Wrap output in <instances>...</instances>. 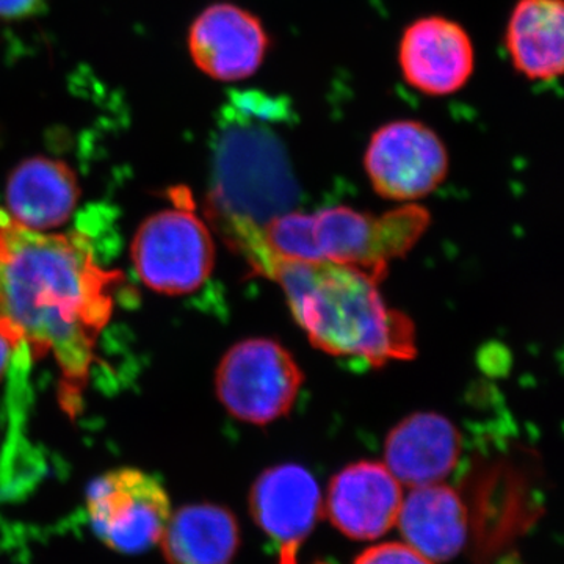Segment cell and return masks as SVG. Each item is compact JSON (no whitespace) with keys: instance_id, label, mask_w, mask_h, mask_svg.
<instances>
[{"instance_id":"7a4b0ae2","label":"cell","mask_w":564,"mask_h":564,"mask_svg":"<svg viewBox=\"0 0 564 564\" xmlns=\"http://www.w3.org/2000/svg\"><path fill=\"white\" fill-rule=\"evenodd\" d=\"M263 276L281 285L317 350L359 358L375 369L417 355L414 322L384 303L380 281L370 274L339 263L272 259Z\"/></svg>"},{"instance_id":"5bb4252c","label":"cell","mask_w":564,"mask_h":564,"mask_svg":"<svg viewBox=\"0 0 564 564\" xmlns=\"http://www.w3.org/2000/svg\"><path fill=\"white\" fill-rule=\"evenodd\" d=\"M462 434L443 414L415 413L389 432L384 466L402 485L441 484L458 464Z\"/></svg>"},{"instance_id":"ac0fdd59","label":"cell","mask_w":564,"mask_h":564,"mask_svg":"<svg viewBox=\"0 0 564 564\" xmlns=\"http://www.w3.org/2000/svg\"><path fill=\"white\" fill-rule=\"evenodd\" d=\"M355 564H434L406 543H384L370 547Z\"/></svg>"},{"instance_id":"6da1fadb","label":"cell","mask_w":564,"mask_h":564,"mask_svg":"<svg viewBox=\"0 0 564 564\" xmlns=\"http://www.w3.org/2000/svg\"><path fill=\"white\" fill-rule=\"evenodd\" d=\"M121 282L79 234L33 231L0 210V333L35 359H54L58 402L70 417L79 414Z\"/></svg>"},{"instance_id":"9a60e30c","label":"cell","mask_w":564,"mask_h":564,"mask_svg":"<svg viewBox=\"0 0 564 564\" xmlns=\"http://www.w3.org/2000/svg\"><path fill=\"white\" fill-rule=\"evenodd\" d=\"M397 524L410 547L433 563L448 562L467 540V510L459 494L441 484L417 486L403 499Z\"/></svg>"},{"instance_id":"7c38bea8","label":"cell","mask_w":564,"mask_h":564,"mask_svg":"<svg viewBox=\"0 0 564 564\" xmlns=\"http://www.w3.org/2000/svg\"><path fill=\"white\" fill-rule=\"evenodd\" d=\"M402 503V484L384 464L359 462L334 475L325 511L345 536L369 541L397 524Z\"/></svg>"},{"instance_id":"ffe728a7","label":"cell","mask_w":564,"mask_h":564,"mask_svg":"<svg viewBox=\"0 0 564 564\" xmlns=\"http://www.w3.org/2000/svg\"><path fill=\"white\" fill-rule=\"evenodd\" d=\"M14 350H17V347L11 344L9 337L0 333V380H2L7 369H9L11 355H13Z\"/></svg>"},{"instance_id":"30bf717a","label":"cell","mask_w":564,"mask_h":564,"mask_svg":"<svg viewBox=\"0 0 564 564\" xmlns=\"http://www.w3.org/2000/svg\"><path fill=\"white\" fill-rule=\"evenodd\" d=\"M403 79L429 96H451L466 87L475 68L469 33L458 22L425 17L404 29L399 46Z\"/></svg>"},{"instance_id":"4fadbf2b","label":"cell","mask_w":564,"mask_h":564,"mask_svg":"<svg viewBox=\"0 0 564 564\" xmlns=\"http://www.w3.org/2000/svg\"><path fill=\"white\" fill-rule=\"evenodd\" d=\"M77 174L47 155L24 159L6 182L7 215L33 231L50 232L69 221L80 199Z\"/></svg>"},{"instance_id":"2e32d148","label":"cell","mask_w":564,"mask_h":564,"mask_svg":"<svg viewBox=\"0 0 564 564\" xmlns=\"http://www.w3.org/2000/svg\"><path fill=\"white\" fill-rule=\"evenodd\" d=\"M505 46L529 80L558 79L564 68L563 0H518L505 32Z\"/></svg>"},{"instance_id":"8fae6325","label":"cell","mask_w":564,"mask_h":564,"mask_svg":"<svg viewBox=\"0 0 564 564\" xmlns=\"http://www.w3.org/2000/svg\"><path fill=\"white\" fill-rule=\"evenodd\" d=\"M322 505L317 480L299 464L270 467L252 484V519L280 545V564H296V552L321 519Z\"/></svg>"},{"instance_id":"3957f363","label":"cell","mask_w":564,"mask_h":564,"mask_svg":"<svg viewBox=\"0 0 564 564\" xmlns=\"http://www.w3.org/2000/svg\"><path fill=\"white\" fill-rule=\"evenodd\" d=\"M295 199V181L273 137L243 128L223 133L207 212L229 247L292 210Z\"/></svg>"},{"instance_id":"5b68a950","label":"cell","mask_w":564,"mask_h":564,"mask_svg":"<svg viewBox=\"0 0 564 564\" xmlns=\"http://www.w3.org/2000/svg\"><path fill=\"white\" fill-rule=\"evenodd\" d=\"M429 225L430 212L410 203L383 215L345 206L313 214L321 261L352 267L377 281L389 273V263L413 250Z\"/></svg>"},{"instance_id":"9c48e42d","label":"cell","mask_w":564,"mask_h":564,"mask_svg":"<svg viewBox=\"0 0 564 564\" xmlns=\"http://www.w3.org/2000/svg\"><path fill=\"white\" fill-rule=\"evenodd\" d=\"M270 50L261 20L234 3L204 9L188 31V52L196 68L220 82L254 76Z\"/></svg>"},{"instance_id":"8992f818","label":"cell","mask_w":564,"mask_h":564,"mask_svg":"<svg viewBox=\"0 0 564 564\" xmlns=\"http://www.w3.org/2000/svg\"><path fill=\"white\" fill-rule=\"evenodd\" d=\"M303 381L292 352L276 340L259 337L225 352L215 372V392L232 417L263 426L292 410Z\"/></svg>"},{"instance_id":"277c9868","label":"cell","mask_w":564,"mask_h":564,"mask_svg":"<svg viewBox=\"0 0 564 564\" xmlns=\"http://www.w3.org/2000/svg\"><path fill=\"white\" fill-rule=\"evenodd\" d=\"M172 206L150 215L131 247L133 269L151 291L187 295L202 289L215 265L210 229L196 214L192 193L173 188Z\"/></svg>"},{"instance_id":"ba28073f","label":"cell","mask_w":564,"mask_h":564,"mask_svg":"<svg viewBox=\"0 0 564 564\" xmlns=\"http://www.w3.org/2000/svg\"><path fill=\"white\" fill-rule=\"evenodd\" d=\"M447 147L430 126L397 120L373 132L364 170L373 191L389 202L411 203L436 191L448 174Z\"/></svg>"},{"instance_id":"52a82bcc","label":"cell","mask_w":564,"mask_h":564,"mask_svg":"<svg viewBox=\"0 0 564 564\" xmlns=\"http://www.w3.org/2000/svg\"><path fill=\"white\" fill-rule=\"evenodd\" d=\"M93 533L110 551L139 555L161 541L172 500L158 478L133 467L99 475L87 489Z\"/></svg>"},{"instance_id":"e0dca14e","label":"cell","mask_w":564,"mask_h":564,"mask_svg":"<svg viewBox=\"0 0 564 564\" xmlns=\"http://www.w3.org/2000/svg\"><path fill=\"white\" fill-rule=\"evenodd\" d=\"M159 544L166 564H231L239 551L240 527L221 505H184L170 516Z\"/></svg>"},{"instance_id":"d6986e66","label":"cell","mask_w":564,"mask_h":564,"mask_svg":"<svg viewBox=\"0 0 564 564\" xmlns=\"http://www.w3.org/2000/svg\"><path fill=\"white\" fill-rule=\"evenodd\" d=\"M44 0H0V20L20 21L35 17Z\"/></svg>"}]
</instances>
